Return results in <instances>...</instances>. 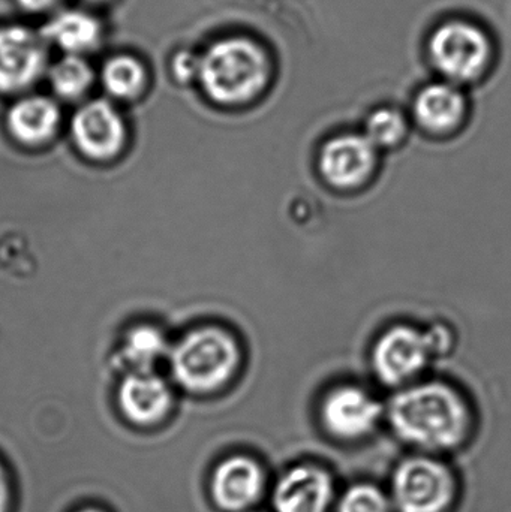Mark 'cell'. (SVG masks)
<instances>
[{
  "instance_id": "obj_25",
  "label": "cell",
  "mask_w": 511,
  "mask_h": 512,
  "mask_svg": "<svg viewBox=\"0 0 511 512\" xmlns=\"http://www.w3.org/2000/svg\"><path fill=\"white\" fill-rule=\"evenodd\" d=\"M86 2H90V3H104V2H107V0H86Z\"/></svg>"
},
{
  "instance_id": "obj_24",
  "label": "cell",
  "mask_w": 511,
  "mask_h": 512,
  "mask_svg": "<svg viewBox=\"0 0 511 512\" xmlns=\"http://www.w3.org/2000/svg\"><path fill=\"white\" fill-rule=\"evenodd\" d=\"M9 507V484L5 471L0 466V512L8 511Z\"/></svg>"
},
{
  "instance_id": "obj_16",
  "label": "cell",
  "mask_w": 511,
  "mask_h": 512,
  "mask_svg": "<svg viewBox=\"0 0 511 512\" xmlns=\"http://www.w3.org/2000/svg\"><path fill=\"white\" fill-rule=\"evenodd\" d=\"M6 120L17 140L27 144L44 143L59 128L60 110L47 96H26L9 108Z\"/></svg>"
},
{
  "instance_id": "obj_18",
  "label": "cell",
  "mask_w": 511,
  "mask_h": 512,
  "mask_svg": "<svg viewBox=\"0 0 511 512\" xmlns=\"http://www.w3.org/2000/svg\"><path fill=\"white\" fill-rule=\"evenodd\" d=\"M48 81L59 98L77 99L83 96L95 80L92 66L83 56L65 54L48 68Z\"/></svg>"
},
{
  "instance_id": "obj_7",
  "label": "cell",
  "mask_w": 511,
  "mask_h": 512,
  "mask_svg": "<svg viewBox=\"0 0 511 512\" xmlns=\"http://www.w3.org/2000/svg\"><path fill=\"white\" fill-rule=\"evenodd\" d=\"M48 71V42L23 24L0 26V92L29 89Z\"/></svg>"
},
{
  "instance_id": "obj_5",
  "label": "cell",
  "mask_w": 511,
  "mask_h": 512,
  "mask_svg": "<svg viewBox=\"0 0 511 512\" xmlns=\"http://www.w3.org/2000/svg\"><path fill=\"white\" fill-rule=\"evenodd\" d=\"M428 50L434 68L456 86L480 80L495 56L491 35L467 20L440 24L429 38Z\"/></svg>"
},
{
  "instance_id": "obj_26",
  "label": "cell",
  "mask_w": 511,
  "mask_h": 512,
  "mask_svg": "<svg viewBox=\"0 0 511 512\" xmlns=\"http://www.w3.org/2000/svg\"><path fill=\"white\" fill-rule=\"evenodd\" d=\"M80 512H101V511H98V510H84V511H80Z\"/></svg>"
},
{
  "instance_id": "obj_6",
  "label": "cell",
  "mask_w": 511,
  "mask_h": 512,
  "mask_svg": "<svg viewBox=\"0 0 511 512\" xmlns=\"http://www.w3.org/2000/svg\"><path fill=\"white\" fill-rule=\"evenodd\" d=\"M392 492L398 512H444L455 496V478L437 460L411 457L396 468Z\"/></svg>"
},
{
  "instance_id": "obj_4",
  "label": "cell",
  "mask_w": 511,
  "mask_h": 512,
  "mask_svg": "<svg viewBox=\"0 0 511 512\" xmlns=\"http://www.w3.org/2000/svg\"><path fill=\"white\" fill-rule=\"evenodd\" d=\"M452 340V333L444 325H434L428 331L398 325L375 343L372 366L381 382L401 387L425 372L435 355L449 351Z\"/></svg>"
},
{
  "instance_id": "obj_12",
  "label": "cell",
  "mask_w": 511,
  "mask_h": 512,
  "mask_svg": "<svg viewBox=\"0 0 511 512\" xmlns=\"http://www.w3.org/2000/svg\"><path fill=\"white\" fill-rule=\"evenodd\" d=\"M263 487L264 475L260 465L248 457L225 460L213 475V498L222 510H248L260 498Z\"/></svg>"
},
{
  "instance_id": "obj_8",
  "label": "cell",
  "mask_w": 511,
  "mask_h": 512,
  "mask_svg": "<svg viewBox=\"0 0 511 512\" xmlns=\"http://www.w3.org/2000/svg\"><path fill=\"white\" fill-rule=\"evenodd\" d=\"M383 406L363 388L344 385L330 391L321 406V420L330 435L342 441H356L374 432Z\"/></svg>"
},
{
  "instance_id": "obj_17",
  "label": "cell",
  "mask_w": 511,
  "mask_h": 512,
  "mask_svg": "<svg viewBox=\"0 0 511 512\" xmlns=\"http://www.w3.org/2000/svg\"><path fill=\"white\" fill-rule=\"evenodd\" d=\"M147 72L143 63L131 54H116L105 60L101 83L117 99H134L146 86Z\"/></svg>"
},
{
  "instance_id": "obj_13",
  "label": "cell",
  "mask_w": 511,
  "mask_h": 512,
  "mask_svg": "<svg viewBox=\"0 0 511 512\" xmlns=\"http://www.w3.org/2000/svg\"><path fill=\"white\" fill-rule=\"evenodd\" d=\"M413 114L426 131L444 134L461 125L467 114V99L456 84L446 80L435 81L417 93Z\"/></svg>"
},
{
  "instance_id": "obj_14",
  "label": "cell",
  "mask_w": 511,
  "mask_h": 512,
  "mask_svg": "<svg viewBox=\"0 0 511 512\" xmlns=\"http://www.w3.org/2000/svg\"><path fill=\"white\" fill-rule=\"evenodd\" d=\"M119 403L129 420L137 424H153L170 409L171 391L152 372H134L120 385Z\"/></svg>"
},
{
  "instance_id": "obj_21",
  "label": "cell",
  "mask_w": 511,
  "mask_h": 512,
  "mask_svg": "<svg viewBox=\"0 0 511 512\" xmlns=\"http://www.w3.org/2000/svg\"><path fill=\"white\" fill-rule=\"evenodd\" d=\"M338 512H390V502L377 487L359 484L344 493Z\"/></svg>"
},
{
  "instance_id": "obj_10",
  "label": "cell",
  "mask_w": 511,
  "mask_h": 512,
  "mask_svg": "<svg viewBox=\"0 0 511 512\" xmlns=\"http://www.w3.org/2000/svg\"><path fill=\"white\" fill-rule=\"evenodd\" d=\"M72 137L84 155L108 159L122 149L126 128L122 116L107 99L86 102L72 117Z\"/></svg>"
},
{
  "instance_id": "obj_9",
  "label": "cell",
  "mask_w": 511,
  "mask_h": 512,
  "mask_svg": "<svg viewBox=\"0 0 511 512\" xmlns=\"http://www.w3.org/2000/svg\"><path fill=\"white\" fill-rule=\"evenodd\" d=\"M378 150L363 134H342L327 141L320 153V173L329 185L357 188L374 173Z\"/></svg>"
},
{
  "instance_id": "obj_3",
  "label": "cell",
  "mask_w": 511,
  "mask_h": 512,
  "mask_svg": "<svg viewBox=\"0 0 511 512\" xmlns=\"http://www.w3.org/2000/svg\"><path fill=\"white\" fill-rule=\"evenodd\" d=\"M171 372L177 384L195 393L224 387L239 369L237 340L222 328H198L170 351Z\"/></svg>"
},
{
  "instance_id": "obj_19",
  "label": "cell",
  "mask_w": 511,
  "mask_h": 512,
  "mask_svg": "<svg viewBox=\"0 0 511 512\" xmlns=\"http://www.w3.org/2000/svg\"><path fill=\"white\" fill-rule=\"evenodd\" d=\"M167 352V340L155 327L134 328L128 334L123 346L126 360L135 367V372H150Z\"/></svg>"
},
{
  "instance_id": "obj_20",
  "label": "cell",
  "mask_w": 511,
  "mask_h": 512,
  "mask_svg": "<svg viewBox=\"0 0 511 512\" xmlns=\"http://www.w3.org/2000/svg\"><path fill=\"white\" fill-rule=\"evenodd\" d=\"M375 149H390L399 146L408 134V120L395 107H381L372 111L362 132Z\"/></svg>"
},
{
  "instance_id": "obj_11",
  "label": "cell",
  "mask_w": 511,
  "mask_h": 512,
  "mask_svg": "<svg viewBox=\"0 0 511 512\" xmlns=\"http://www.w3.org/2000/svg\"><path fill=\"white\" fill-rule=\"evenodd\" d=\"M333 498L332 478L315 466H297L279 480L273 493L276 512H327Z\"/></svg>"
},
{
  "instance_id": "obj_23",
  "label": "cell",
  "mask_w": 511,
  "mask_h": 512,
  "mask_svg": "<svg viewBox=\"0 0 511 512\" xmlns=\"http://www.w3.org/2000/svg\"><path fill=\"white\" fill-rule=\"evenodd\" d=\"M21 8L29 12H45L53 9L60 0H15Z\"/></svg>"
},
{
  "instance_id": "obj_15",
  "label": "cell",
  "mask_w": 511,
  "mask_h": 512,
  "mask_svg": "<svg viewBox=\"0 0 511 512\" xmlns=\"http://www.w3.org/2000/svg\"><path fill=\"white\" fill-rule=\"evenodd\" d=\"M48 45L72 56H83L101 41L102 26L95 15L80 9H68L54 15L41 30Z\"/></svg>"
},
{
  "instance_id": "obj_1",
  "label": "cell",
  "mask_w": 511,
  "mask_h": 512,
  "mask_svg": "<svg viewBox=\"0 0 511 512\" xmlns=\"http://www.w3.org/2000/svg\"><path fill=\"white\" fill-rule=\"evenodd\" d=\"M390 426L401 441L428 451L459 447L470 430L471 414L464 397L441 382L399 391L387 409Z\"/></svg>"
},
{
  "instance_id": "obj_2",
  "label": "cell",
  "mask_w": 511,
  "mask_h": 512,
  "mask_svg": "<svg viewBox=\"0 0 511 512\" xmlns=\"http://www.w3.org/2000/svg\"><path fill=\"white\" fill-rule=\"evenodd\" d=\"M200 56L198 83L218 104L252 101L266 89L272 74L269 54L260 42L248 36L218 39Z\"/></svg>"
},
{
  "instance_id": "obj_22",
  "label": "cell",
  "mask_w": 511,
  "mask_h": 512,
  "mask_svg": "<svg viewBox=\"0 0 511 512\" xmlns=\"http://www.w3.org/2000/svg\"><path fill=\"white\" fill-rule=\"evenodd\" d=\"M200 54H195L191 50H180L174 54L171 60V72L174 78L180 83H191V81H198L200 77Z\"/></svg>"
}]
</instances>
